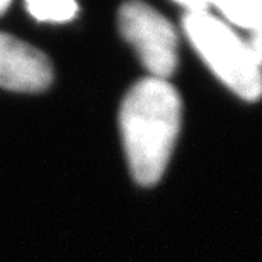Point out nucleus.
Listing matches in <instances>:
<instances>
[{
  "instance_id": "nucleus-1",
  "label": "nucleus",
  "mask_w": 262,
  "mask_h": 262,
  "mask_svg": "<svg viewBox=\"0 0 262 262\" xmlns=\"http://www.w3.org/2000/svg\"><path fill=\"white\" fill-rule=\"evenodd\" d=\"M181 121V96L167 80L148 77L129 89L119 111V126L131 176L140 186H155L162 179Z\"/></svg>"
},
{
  "instance_id": "nucleus-2",
  "label": "nucleus",
  "mask_w": 262,
  "mask_h": 262,
  "mask_svg": "<svg viewBox=\"0 0 262 262\" xmlns=\"http://www.w3.org/2000/svg\"><path fill=\"white\" fill-rule=\"evenodd\" d=\"M184 33L213 73L244 101L262 97V63L249 41L211 12L186 14Z\"/></svg>"
},
{
  "instance_id": "nucleus-3",
  "label": "nucleus",
  "mask_w": 262,
  "mask_h": 262,
  "mask_svg": "<svg viewBox=\"0 0 262 262\" xmlns=\"http://www.w3.org/2000/svg\"><path fill=\"white\" fill-rule=\"evenodd\" d=\"M119 31L151 78L167 80L177 68V34L164 15L143 2L124 4Z\"/></svg>"
},
{
  "instance_id": "nucleus-4",
  "label": "nucleus",
  "mask_w": 262,
  "mask_h": 262,
  "mask_svg": "<svg viewBox=\"0 0 262 262\" xmlns=\"http://www.w3.org/2000/svg\"><path fill=\"white\" fill-rule=\"evenodd\" d=\"M53 80V68L43 51L0 33V87L14 92H41Z\"/></svg>"
},
{
  "instance_id": "nucleus-5",
  "label": "nucleus",
  "mask_w": 262,
  "mask_h": 262,
  "mask_svg": "<svg viewBox=\"0 0 262 262\" xmlns=\"http://www.w3.org/2000/svg\"><path fill=\"white\" fill-rule=\"evenodd\" d=\"M214 9L228 20L230 24L250 31L252 34L262 29V0L254 2H214Z\"/></svg>"
},
{
  "instance_id": "nucleus-6",
  "label": "nucleus",
  "mask_w": 262,
  "mask_h": 262,
  "mask_svg": "<svg viewBox=\"0 0 262 262\" xmlns=\"http://www.w3.org/2000/svg\"><path fill=\"white\" fill-rule=\"evenodd\" d=\"M26 9L41 23H68L78 12V5L72 0H29Z\"/></svg>"
},
{
  "instance_id": "nucleus-7",
  "label": "nucleus",
  "mask_w": 262,
  "mask_h": 262,
  "mask_svg": "<svg viewBox=\"0 0 262 262\" xmlns=\"http://www.w3.org/2000/svg\"><path fill=\"white\" fill-rule=\"evenodd\" d=\"M179 5L186 10V14H203L209 12V9L213 7L211 2H203V0H186V2H179Z\"/></svg>"
},
{
  "instance_id": "nucleus-8",
  "label": "nucleus",
  "mask_w": 262,
  "mask_h": 262,
  "mask_svg": "<svg viewBox=\"0 0 262 262\" xmlns=\"http://www.w3.org/2000/svg\"><path fill=\"white\" fill-rule=\"evenodd\" d=\"M250 48H252L254 55L257 56V60L262 63V29L259 31V33H255L250 36Z\"/></svg>"
},
{
  "instance_id": "nucleus-9",
  "label": "nucleus",
  "mask_w": 262,
  "mask_h": 262,
  "mask_svg": "<svg viewBox=\"0 0 262 262\" xmlns=\"http://www.w3.org/2000/svg\"><path fill=\"white\" fill-rule=\"evenodd\" d=\"M9 5H10L9 0H0V15H2L5 10L9 9Z\"/></svg>"
}]
</instances>
